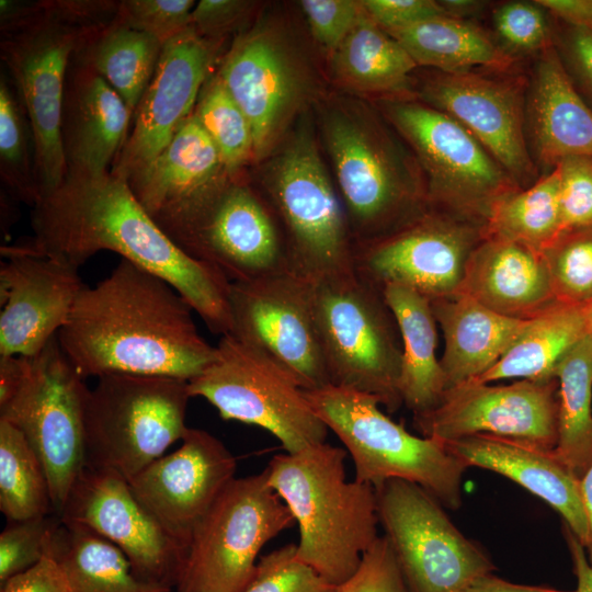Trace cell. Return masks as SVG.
<instances>
[{
  "label": "cell",
  "instance_id": "44dd1931",
  "mask_svg": "<svg viewBox=\"0 0 592 592\" xmlns=\"http://www.w3.org/2000/svg\"><path fill=\"white\" fill-rule=\"evenodd\" d=\"M475 227L426 210L394 234L358 244L354 271L378 286L398 284L430 300L458 292L477 246Z\"/></svg>",
  "mask_w": 592,
  "mask_h": 592
},
{
  "label": "cell",
  "instance_id": "9c48e42d",
  "mask_svg": "<svg viewBox=\"0 0 592 592\" xmlns=\"http://www.w3.org/2000/svg\"><path fill=\"white\" fill-rule=\"evenodd\" d=\"M310 296L330 385L368 394L388 411L398 410L402 352L382 289L353 272L310 283Z\"/></svg>",
  "mask_w": 592,
  "mask_h": 592
},
{
  "label": "cell",
  "instance_id": "4316f807",
  "mask_svg": "<svg viewBox=\"0 0 592 592\" xmlns=\"http://www.w3.org/2000/svg\"><path fill=\"white\" fill-rule=\"evenodd\" d=\"M231 179L192 113L169 145L126 182L146 212L158 219L202 203Z\"/></svg>",
  "mask_w": 592,
  "mask_h": 592
},
{
  "label": "cell",
  "instance_id": "b9f144b4",
  "mask_svg": "<svg viewBox=\"0 0 592 592\" xmlns=\"http://www.w3.org/2000/svg\"><path fill=\"white\" fill-rule=\"evenodd\" d=\"M558 303L592 306V226L562 232L543 250Z\"/></svg>",
  "mask_w": 592,
  "mask_h": 592
},
{
  "label": "cell",
  "instance_id": "52a82bcc",
  "mask_svg": "<svg viewBox=\"0 0 592 592\" xmlns=\"http://www.w3.org/2000/svg\"><path fill=\"white\" fill-rule=\"evenodd\" d=\"M216 73L251 125L257 163L322 98L321 78L304 44L286 22L267 13L236 35Z\"/></svg>",
  "mask_w": 592,
  "mask_h": 592
},
{
  "label": "cell",
  "instance_id": "60d3db41",
  "mask_svg": "<svg viewBox=\"0 0 592 592\" xmlns=\"http://www.w3.org/2000/svg\"><path fill=\"white\" fill-rule=\"evenodd\" d=\"M193 114L218 149L230 177L243 178L242 170L255 159L252 128L216 70L204 83Z\"/></svg>",
  "mask_w": 592,
  "mask_h": 592
},
{
  "label": "cell",
  "instance_id": "681fc988",
  "mask_svg": "<svg viewBox=\"0 0 592 592\" xmlns=\"http://www.w3.org/2000/svg\"><path fill=\"white\" fill-rule=\"evenodd\" d=\"M334 592H408L388 538L378 536L364 551L355 572Z\"/></svg>",
  "mask_w": 592,
  "mask_h": 592
},
{
  "label": "cell",
  "instance_id": "8d00e7d4",
  "mask_svg": "<svg viewBox=\"0 0 592 592\" xmlns=\"http://www.w3.org/2000/svg\"><path fill=\"white\" fill-rule=\"evenodd\" d=\"M162 46L159 39L124 24L116 15L78 53L119 94L134 116Z\"/></svg>",
  "mask_w": 592,
  "mask_h": 592
},
{
  "label": "cell",
  "instance_id": "484cf974",
  "mask_svg": "<svg viewBox=\"0 0 592 592\" xmlns=\"http://www.w3.org/2000/svg\"><path fill=\"white\" fill-rule=\"evenodd\" d=\"M457 293L520 320L560 304L543 251L493 236H481L471 251Z\"/></svg>",
  "mask_w": 592,
  "mask_h": 592
},
{
  "label": "cell",
  "instance_id": "816d5d0a",
  "mask_svg": "<svg viewBox=\"0 0 592 592\" xmlns=\"http://www.w3.org/2000/svg\"><path fill=\"white\" fill-rule=\"evenodd\" d=\"M361 2L369 19L386 32L434 16L448 15L441 2L433 0H361Z\"/></svg>",
  "mask_w": 592,
  "mask_h": 592
},
{
  "label": "cell",
  "instance_id": "30bf717a",
  "mask_svg": "<svg viewBox=\"0 0 592 592\" xmlns=\"http://www.w3.org/2000/svg\"><path fill=\"white\" fill-rule=\"evenodd\" d=\"M189 382L167 376L107 374L84 402L87 465L128 481L187 431Z\"/></svg>",
  "mask_w": 592,
  "mask_h": 592
},
{
  "label": "cell",
  "instance_id": "7bdbcfd3",
  "mask_svg": "<svg viewBox=\"0 0 592 592\" xmlns=\"http://www.w3.org/2000/svg\"><path fill=\"white\" fill-rule=\"evenodd\" d=\"M296 548V544H288L261 556L242 592H334L337 585L300 561Z\"/></svg>",
  "mask_w": 592,
  "mask_h": 592
},
{
  "label": "cell",
  "instance_id": "4fadbf2b",
  "mask_svg": "<svg viewBox=\"0 0 592 592\" xmlns=\"http://www.w3.org/2000/svg\"><path fill=\"white\" fill-rule=\"evenodd\" d=\"M189 391L212 403L224 420L269 431L286 453L326 442L329 430L296 379L230 333L221 335L214 361L189 382Z\"/></svg>",
  "mask_w": 592,
  "mask_h": 592
},
{
  "label": "cell",
  "instance_id": "5b68a950",
  "mask_svg": "<svg viewBox=\"0 0 592 592\" xmlns=\"http://www.w3.org/2000/svg\"><path fill=\"white\" fill-rule=\"evenodd\" d=\"M345 458L344 448L323 442L276 455L264 469L298 525L297 558L333 585L355 572L378 537L376 490L346 479Z\"/></svg>",
  "mask_w": 592,
  "mask_h": 592
},
{
  "label": "cell",
  "instance_id": "2e32d148",
  "mask_svg": "<svg viewBox=\"0 0 592 592\" xmlns=\"http://www.w3.org/2000/svg\"><path fill=\"white\" fill-rule=\"evenodd\" d=\"M379 524L408 592H464L496 566L417 483L389 479L375 488Z\"/></svg>",
  "mask_w": 592,
  "mask_h": 592
},
{
  "label": "cell",
  "instance_id": "680465c9",
  "mask_svg": "<svg viewBox=\"0 0 592 592\" xmlns=\"http://www.w3.org/2000/svg\"><path fill=\"white\" fill-rule=\"evenodd\" d=\"M464 592H573L546 587L526 585L506 581L488 573L473 582Z\"/></svg>",
  "mask_w": 592,
  "mask_h": 592
},
{
  "label": "cell",
  "instance_id": "836d02e7",
  "mask_svg": "<svg viewBox=\"0 0 592 592\" xmlns=\"http://www.w3.org/2000/svg\"><path fill=\"white\" fill-rule=\"evenodd\" d=\"M589 334V308L558 304L528 319L502 357L478 383L504 379L547 380L562 356Z\"/></svg>",
  "mask_w": 592,
  "mask_h": 592
},
{
  "label": "cell",
  "instance_id": "c3c4849f",
  "mask_svg": "<svg viewBox=\"0 0 592 592\" xmlns=\"http://www.w3.org/2000/svg\"><path fill=\"white\" fill-rule=\"evenodd\" d=\"M558 166L560 235L592 226V157H570Z\"/></svg>",
  "mask_w": 592,
  "mask_h": 592
},
{
  "label": "cell",
  "instance_id": "d6986e66",
  "mask_svg": "<svg viewBox=\"0 0 592 592\" xmlns=\"http://www.w3.org/2000/svg\"><path fill=\"white\" fill-rule=\"evenodd\" d=\"M58 516L115 545L140 579L175 587L186 547L164 530L118 473L86 465Z\"/></svg>",
  "mask_w": 592,
  "mask_h": 592
},
{
  "label": "cell",
  "instance_id": "ffe728a7",
  "mask_svg": "<svg viewBox=\"0 0 592 592\" xmlns=\"http://www.w3.org/2000/svg\"><path fill=\"white\" fill-rule=\"evenodd\" d=\"M223 45L224 41L205 38L191 26L163 44L112 174L127 181L169 145L193 113L204 83L221 59Z\"/></svg>",
  "mask_w": 592,
  "mask_h": 592
},
{
  "label": "cell",
  "instance_id": "cb8c5ba5",
  "mask_svg": "<svg viewBox=\"0 0 592 592\" xmlns=\"http://www.w3.org/2000/svg\"><path fill=\"white\" fill-rule=\"evenodd\" d=\"M0 355L32 356L57 335L86 286L78 269L16 244L1 247Z\"/></svg>",
  "mask_w": 592,
  "mask_h": 592
},
{
  "label": "cell",
  "instance_id": "3957f363",
  "mask_svg": "<svg viewBox=\"0 0 592 592\" xmlns=\"http://www.w3.org/2000/svg\"><path fill=\"white\" fill-rule=\"evenodd\" d=\"M319 125L355 247L385 238L428 210L412 155L361 98L322 96Z\"/></svg>",
  "mask_w": 592,
  "mask_h": 592
},
{
  "label": "cell",
  "instance_id": "d4e9b609",
  "mask_svg": "<svg viewBox=\"0 0 592 592\" xmlns=\"http://www.w3.org/2000/svg\"><path fill=\"white\" fill-rule=\"evenodd\" d=\"M132 119L119 94L77 52L67 72L61 114L66 177L110 172Z\"/></svg>",
  "mask_w": 592,
  "mask_h": 592
},
{
  "label": "cell",
  "instance_id": "d6a6232c",
  "mask_svg": "<svg viewBox=\"0 0 592 592\" xmlns=\"http://www.w3.org/2000/svg\"><path fill=\"white\" fill-rule=\"evenodd\" d=\"M408 52L418 66L439 72L470 71L474 67L505 70L511 55L476 23L449 15L426 19L387 32Z\"/></svg>",
  "mask_w": 592,
  "mask_h": 592
},
{
  "label": "cell",
  "instance_id": "ba28073f",
  "mask_svg": "<svg viewBox=\"0 0 592 592\" xmlns=\"http://www.w3.org/2000/svg\"><path fill=\"white\" fill-rule=\"evenodd\" d=\"M305 394L350 454L354 480L376 488L386 480L402 479L419 485L447 509L460 506L468 467L444 442L411 434L386 415L379 400L368 394L333 385Z\"/></svg>",
  "mask_w": 592,
  "mask_h": 592
},
{
  "label": "cell",
  "instance_id": "e575fe53",
  "mask_svg": "<svg viewBox=\"0 0 592 592\" xmlns=\"http://www.w3.org/2000/svg\"><path fill=\"white\" fill-rule=\"evenodd\" d=\"M50 545L69 592H171L137 577L122 550L83 526L60 520Z\"/></svg>",
  "mask_w": 592,
  "mask_h": 592
},
{
  "label": "cell",
  "instance_id": "8fae6325",
  "mask_svg": "<svg viewBox=\"0 0 592 592\" xmlns=\"http://www.w3.org/2000/svg\"><path fill=\"white\" fill-rule=\"evenodd\" d=\"M265 470L234 478L194 527L178 592H242L266 543L294 525Z\"/></svg>",
  "mask_w": 592,
  "mask_h": 592
},
{
  "label": "cell",
  "instance_id": "9a60e30c",
  "mask_svg": "<svg viewBox=\"0 0 592 592\" xmlns=\"http://www.w3.org/2000/svg\"><path fill=\"white\" fill-rule=\"evenodd\" d=\"M84 380L55 335L38 353L26 356L18 392L0 407V419L23 433L42 462L58 514L87 465Z\"/></svg>",
  "mask_w": 592,
  "mask_h": 592
},
{
  "label": "cell",
  "instance_id": "5bb4252c",
  "mask_svg": "<svg viewBox=\"0 0 592 592\" xmlns=\"http://www.w3.org/2000/svg\"><path fill=\"white\" fill-rule=\"evenodd\" d=\"M191 258L230 282L289 272L282 228L263 195L243 178L185 210L155 220Z\"/></svg>",
  "mask_w": 592,
  "mask_h": 592
},
{
  "label": "cell",
  "instance_id": "db71d44e",
  "mask_svg": "<svg viewBox=\"0 0 592 592\" xmlns=\"http://www.w3.org/2000/svg\"><path fill=\"white\" fill-rule=\"evenodd\" d=\"M1 592H69L67 578L53 555L52 545L38 563L2 583Z\"/></svg>",
  "mask_w": 592,
  "mask_h": 592
},
{
  "label": "cell",
  "instance_id": "83f0119b",
  "mask_svg": "<svg viewBox=\"0 0 592 592\" xmlns=\"http://www.w3.org/2000/svg\"><path fill=\"white\" fill-rule=\"evenodd\" d=\"M525 125L536 163L553 169L570 157H592V109L554 44L540 52L535 65Z\"/></svg>",
  "mask_w": 592,
  "mask_h": 592
},
{
  "label": "cell",
  "instance_id": "e0dca14e",
  "mask_svg": "<svg viewBox=\"0 0 592 592\" xmlns=\"http://www.w3.org/2000/svg\"><path fill=\"white\" fill-rule=\"evenodd\" d=\"M555 378L509 385L467 382L444 391L432 409L414 414L422 436L449 442L487 435L551 452L557 444Z\"/></svg>",
  "mask_w": 592,
  "mask_h": 592
},
{
  "label": "cell",
  "instance_id": "7402d4cb",
  "mask_svg": "<svg viewBox=\"0 0 592 592\" xmlns=\"http://www.w3.org/2000/svg\"><path fill=\"white\" fill-rule=\"evenodd\" d=\"M418 96L462 124L521 189L538 180L520 84L473 71H437L425 80Z\"/></svg>",
  "mask_w": 592,
  "mask_h": 592
},
{
  "label": "cell",
  "instance_id": "6125c7cd",
  "mask_svg": "<svg viewBox=\"0 0 592 592\" xmlns=\"http://www.w3.org/2000/svg\"><path fill=\"white\" fill-rule=\"evenodd\" d=\"M589 334L592 338V306L589 308Z\"/></svg>",
  "mask_w": 592,
  "mask_h": 592
},
{
  "label": "cell",
  "instance_id": "9f6ffc18",
  "mask_svg": "<svg viewBox=\"0 0 592 592\" xmlns=\"http://www.w3.org/2000/svg\"><path fill=\"white\" fill-rule=\"evenodd\" d=\"M26 371V356L0 355V407L18 392Z\"/></svg>",
  "mask_w": 592,
  "mask_h": 592
},
{
  "label": "cell",
  "instance_id": "ac0fdd59",
  "mask_svg": "<svg viewBox=\"0 0 592 592\" xmlns=\"http://www.w3.org/2000/svg\"><path fill=\"white\" fill-rule=\"evenodd\" d=\"M230 334L289 373L304 390L330 385L310 296V283L291 272L230 283Z\"/></svg>",
  "mask_w": 592,
  "mask_h": 592
},
{
  "label": "cell",
  "instance_id": "11a10c76",
  "mask_svg": "<svg viewBox=\"0 0 592 592\" xmlns=\"http://www.w3.org/2000/svg\"><path fill=\"white\" fill-rule=\"evenodd\" d=\"M565 24L592 32V0H537Z\"/></svg>",
  "mask_w": 592,
  "mask_h": 592
},
{
  "label": "cell",
  "instance_id": "277c9868",
  "mask_svg": "<svg viewBox=\"0 0 592 592\" xmlns=\"http://www.w3.org/2000/svg\"><path fill=\"white\" fill-rule=\"evenodd\" d=\"M119 1L27 2L16 19L0 23V56L32 129L41 200L66 178L61 114L73 55L117 15Z\"/></svg>",
  "mask_w": 592,
  "mask_h": 592
},
{
  "label": "cell",
  "instance_id": "ab89813d",
  "mask_svg": "<svg viewBox=\"0 0 592 592\" xmlns=\"http://www.w3.org/2000/svg\"><path fill=\"white\" fill-rule=\"evenodd\" d=\"M10 80H0V178L14 200L34 207L41 200L32 129Z\"/></svg>",
  "mask_w": 592,
  "mask_h": 592
},
{
  "label": "cell",
  "instance_id": "7a4b0ae2",
  "mask_svg": "<svg viewBox=\"0 0 592 592\" xmlns=\"http://www.w3.org/2000/svg\"><path fill=\"white\" fill-rule=\"evenodd\" d=\"M192 311L166 280L121 259L105 278L81 289L57 338L84 379L133 374L190 382L216 353Z\"/></svg>",
  "mask_w": 592,
  "mask_h": 592
},
{
  "label": "cell",
  "instance_id": "d590c367",
  "mask_svg": "<svg viewBox=\"0 0 592 592\" xmlns=\"http://www.w3.org/2000/svg\"><path fill=\"white\" fill-rule=\"evenodd\" d=\"M557 444L554 455L579 479L592 465V338L557 364Z\"/></svg>",
  "mask_w": 592,
  "mask_h": 592
},
{
  "label": "cell",
  "instance_id": "6da1fadb",
  "mask_svg": "<svg viewBox=\"0 0 592 592\" xmlns=\"http://www.w3.org/2000/svg\"><path fill=\"white\" fill-rule=\"evenodd\" d=\"M34 236L15 244L77 269L109 250L171 284L213 333L231 330L230 282L184 253L146 212L127 182L111 172L66 177L32 210Z\"/></svg>",
  "mask_w": 592,
  "mask_h": 592
},
{
  "label": "cell",
  "instance_id": "603a6c76",
  "mask_svg": "<svg viewBox=\"0 0 592 592\" xmlns=\"http://www.w3.org/2000/svg\"><path fill=\"white\" fill-rule=\"evenodd\" d=\"M236 457L220 440L189 428L178 449L128 482L164 530L187 548L194 527L236 478Z\"/></svg>",
  "mask_w": 592,
  "mask_h": 592
},
{
  "label": "cell",
  "instance_id": "f6af8a7d",
  "mask_svg": "<svg viewBox=\"0 0 592 592\" xmlns=\"http://www.w3.org/2000/svg\"><path fill=\"white\" fill-rule=\"evenodd\" d=\"M193 0H123L117 18L166 44L191 26Z\"/></svg>",
  "mask_w": 592,
  "mask_h": 592
},
{
  "label": "cell",
  "instance_id": "f5cc1de1",
  "mask_svg": "<svg viewBox=\"0 0 592 592\" xmlns=\"http://www.w3.org/2000/svg\"><path fill=\"white\" fill-rule=\"evenodd\" d=\"M558 42L557 49L574 84L592 100V32L566 24Z\"/></svg>",
  "mask_w": 592,
  "mask_h": 592
},
{
  "label": "cell",
  "instance_id": "f907efd6",
  "mask_svg": "<svg viewBox=\"0 0 592 592\" xmlns=\"http://www.w3.org/2000/svg\"><path fill=\"white\" fill-rule=\"evenodd\" d=\"M258 2L244 0H201L191 14V27L201 36L225 41L241 33L249 25Z\"/></svg>",
  "mask_w": 592,
  "mask_h": 592
},
{
  "label": "cell",
  "instance_id": "ee69618b",
  "mask_svg": "<svg viewBox=\"0 0 592 592\" xmlns=\"http://www.w3.org/2000/svg\"><path fill=\"white\" fill-rule=\"evenodd\" d=\"M59 522L46 515L8 523L0 534V584L41 561Z\"/></svg>",
  "mask_w": 592,
  "mask_h": 592
},
{
  "label": "cell",
  "instance_id": "91938a15",
  "mask_svg": "<svg viewBox=\"0 0 592 592\" xmlns=\"http://www.w3.org/2000/svg\"><path fill=\"white\" fill-rule=\"evenodd\" d=\"M579 492L589 533L588 544L584 548L592 566V465L579 479Z\"/></svg>",
  "mask_w": 592,
  "mask_h": 592
},
{
  "label": "cell",
  "instance_id": "74e56055",
  "mask_svg": "<svg viewBox=\"0 0 592 592\" xmlns=\"http://www.w3.org/2000/svg\"><path fill=\"white\" fill-rule=\"evenodd\" d=\"M559 184L557 164L531 186L501 197L488 215L482 236L514 240L543 251L561 231Z\"/></svg>",
  "mask_w": 592,
  "mask_h": 592
},
{
  "label": "cell",
  "instance_id": "7c38bea8",
  "mask_svg": "<svg viewBox=\"0 0 592 592\" xmlns=\"http://www.w3.org/2000/svg\"><path fill=\"white\" fill-rule=\"evenodd\" d=\"M382 114L409 146L429 205H442L482 227L492 206L521 189L456 119L417 99L384 100Z\"/></svg>",
  "mask_w": 592,
  "mask_h": 592
},
{
  "label": "cell",
  "instance_id": "bcb514c9",
  "mask_svg": "<svg viewBox=\"0 0 592 592\" xmlns=\"http://www.w3.org/2000/svg\"><path fill=\"white\" fill-rule=\"evenodd\" d=\"M543 9L536 1L506 2L496 8L494 27L509 49L517 53H540L554 44Z\"/></svg>",
  "mask_w": 592,
  "mask_h": 592
},
{
  "label": "cell",
  "instance_id": "1f68e13d",
  "mask_svg": "<svg viewBox=\"0 0 592 592\" xmlns=\"http://www.w3.org/2000/svg\"><path fill=\"white\" fill-rule=\"evenodd\" d=\"M382 292L394 315L401 338L399 391L402 402L421 413L434 408L445 391V380L436 357V320L431 300L398 284Z\"/></svg>",
  "mask_w": 592,
  "mask_h": 592
},
{
  "label": "cell",
  "instance_id": "f35d334b",
  "mask_svg": "<svg viewBox=\"0 0 592 592\" xmlns=\"http://www.w3.org/2000/svg\"><path fill=\"white\" fill-rule=\"evenodd\" d=\"M0 510L8 522L49 515L54 509L45 469L23 433L0 419Z\"/></svg>",
  "mask_w": 592,
  "mask_h": 592
},
{
  "label": "cell",
  "instance_id": "4dcf8cb0",
  "mask_svg": "<svg viewBox=\"0 0 592 592\" xmlns=\"http://www.w3.org/2000/svg\"><path fill=\"white\" fill-rule=\"evenodd\" d=\"M329 59L332 81L349 95L415 99L412 72L418 65L365 11Z\"/></svg>",
  "mask_w": 592,
  "mask_h": 592
},
{
  "label": "cell",
  "instance_id": "7dc6e473",
  "mask_svg": "<svg viewBox=\"0 0 592 592\" xmlns=\"http://www.w3.org/2000/svg\"><path fill=\"white\" fill-rule=\"evenodd\" d=\"M300 10L315 42L330 57L364 14L356 0H301Z\"/></svg>",
  "mask_w": 592,
  "mask_h": 592
},
{
  "label": "cell",
  "instance_id": "f546056e",
  "mask_svg": "<svg viewBox=\"0 0 592 592\" xmlns=\"http://www.w3.org/2000/svg\"><path fill=\"white\" fill-rule=\"evenodd\" d=\"M431 306L444 337L440 365L445 390L475 380L490 369L527 323L499 315L460 293L433 299Z\"/></svg>",
  "mask_w": 592,
  "mask_h": 592
},
{
  "label": "cell",
  "instance_id": "6f0895ef",
  "mask_svg": "<svg viewBox=\"0 0 592 592\" xmlns=\"http://www.w3.org/2000/svg\"><path fill=\"white\" fill-rule=\"evenodd\" d=\"M562 530L577 580L573 592H592V566L585 548L567 525L563 524Z\"/></svg>",
  "mask_w": 592,
  "mask_h": 592
},
{
  "label": "cell",
  "instance_id": "8992f818",
  "mask_svg": "<svg viewBox=\"0 0 592 592\" xmlns=\"http://www.w3.org/2000/svg\"><path fill=\"white\" fill-rule=\"evenodd\" d=\"M261 162V194L282 228L288 271L309 283L355 272L346 214L308 123Z\"/></svg>",
  "mask_w": 592,
  "mask_h": 592
},
{
  "label": "cell",
  "instance_id": "94428289",
  "mask_svg": "<svg viewBox=\"0 0 592 592\" xmlns=\"http://www.w3.org/2000/svg\"><path fill=\"white\" fill-rule=\"evenodd\" d=\"M440 2L448 15L459 19H466L467 15L476 13L482 7V2L471 0H444Z\"/></svg>",
  "mask_w": 592,
  "mask_h": 592
},
{
  "label": "cell",
  "instance_id": "f1b7e54d",
  "mask_svg": "<svg viewBox=\"0 0 592 592\" xmlns=\"http://www.w3.org/2000/svg\"><path fill=\"white\" fill-rule=\"evenodd\" d=\"M467 467L502 475L537 496L557 511L563 524L585 547L589 533L579 492V478L551 452L487 435L444 442Z\"/></svg>",
  "mask_w": 592,
  "mask_h": 592
}]
</instances>
